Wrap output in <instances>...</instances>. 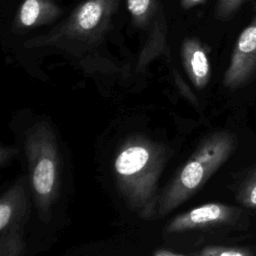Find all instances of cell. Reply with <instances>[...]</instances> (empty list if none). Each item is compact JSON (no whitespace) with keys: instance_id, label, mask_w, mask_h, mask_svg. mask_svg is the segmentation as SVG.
Instances as JSON below:
<instances>
[{"instance_id":"obj_11","label":"cell","mask_w":256,"mask_h":256,"mask_svg":"<svg viewBox=\"0 0 256 256\" xmlns=\"http://www.w3.org/2000/svg\"><path fill=\"white\" fill-rule=\"evenodd\" d=\"M199 256H252V253L244 248L210 246L204 248Z\"/></svg>"},{"instance_id":"obj_13","label":"cell","mask_w":256,"mask_h":256,"mask_svg":"<svg viewBox=\"0 0 256 256\" xmlns=\"http://www.w3.org/2000/svg\"><path fill=\"white\" fill-rule=\"evenodd\" d=\"M152 0H127V8L134 18L142 20L151 9Z\"/></svg>"},{"instance_id":"obj_5","label":"cell","mask_w":256,"mask_h":256,"mask_svg":"<svg viewBox=\"0 0 256 256\" xmlns=\"http://www.w3.org/2000/svg\"><path fill=\"white\" fill-rule=\"evenodd\" d=\"M235 212L234 208L222 203H206L176 216L166 231L175 233L226 223L235 216Z\"/></svg>"},{"instance_id":"obj_10","label":"cell","mask_w":256,"mask_h":256,"mask_svg":"<svg viewBox=\"0 0 256 256\" xmlns=\"http://www.w3.org/2000/svg\"><path fill=\"white\" fill-rule=\"evenodd\" d=\"M16 196H4L0 202V230L3 233L5 229H8L11 221L14 219V214L17 211Z\"/></svg>"},{"instance_id":"obj_12","label":"cell","mask_w":256,"mask_h":256,"mask_svg":"<svg viewBox=\"0 0 256 256\" xmlns=\"http://www.w3.org/2000/svg\"><path fill=\"white\" fill-rule=\"evenodd\" d=\"M247 0H218L216 14L220 19L230 18Z\"/></svg>"},{"instance_id":"obj_6","label":"cell","mask_w":256,"mask_h":256,"mask_svg":"<svg viewBox=\"0 0 256 256\" xmlns=\"http://www.w3.org/2000/svg\"><path fill=\"white\" fill-rule=\"evenodd\" d=\"M184 67L196 88H204L210 79V64L199 41L187 40L182 46Z\"/></svg>"},{"instance_id":"obj_7","label":"cell","mask_w":256,"mask_h":256,"mask_svg":"<svg viewBox=\"0 0 256 256\" xmlns=\"http://www.w3.org/2000/svg\"><path fill=\"white\" fill-rule=\"evenodd\" d=\"M103 4L98 0H90L85 2L77 11L75 21L79 29L88 31L94 29L103 16Z\"/></svg>"},{"instance_id":"obj_8","label":"cell","mask_w":256,"mask_h":256,"mask_svg":"<svg viewBox=\"0 0 256 256\" xmlns=\"http://www.w3.org/2000/svg\"><path fill=\"white\" fill-rule=\"evenodd\" d=\"M46 4L43 0H25L19 11L20 23L25 27L36 24L41 19Z\"/></svg>"},{"instance_id":"obj_4","label":"cell","mask_w":256,"mask_h":256,"mask_svg":"<svg viewBox=\"0 0 256 256\" xmlns=\"http://www.w3.org/2000/svg\"><path fill=\"white\" fill-rule=\"evenodd\" d=\"M256 75V15L241 32L224 75V85L234 89Z\"/></svg>"},{"instance_id":"obj_1","label":"cell","mask_w":256,"mask_h":256,"mask_svg":"<svg viewBox=\"0 0 256 256\" xmlns=\"http://www.w3.org/2000/svg\"><path fill=\"white\" fill-rule=\"evenodd\" d=\"M165 157V150L160 145L136 136L123 143L114 159L118 187L129 205L142 216L154 212L157 181Z\"/></svg>"},{"instance_id":"obj_15","label":"cell","mask_w":256,"mask_h":256,"mask_svg":"<svg viewBox=\"0 0 256 256\" xmlns=\"http://www.w3.org/2000/svg\"><path fill=\"white\" fill-rule=\"evenodd\" d=\"M204 2V0H182V6L184 8H190V7H193L197 4H200Z\"/></svg>"},{"instance_id":"obj_2","label":"cell","mask_w":256,"mask_h":256,"mask_svg":"<svg viewBox=\"0 0 256 256\" xmlns=\"http://www.w3.org/2000/svg\"><path fill=\"white\" fill-rule=\"evenodd\" d=\"M235 147L234 136L226 131L209 135L176 174L158 201V216L178 207L227 161Z\"/></svg>"},{"instance_id":"obj_14","label":"cell","mask_w":256,"mask_h":256,"mask_svg":"<svg viewBox=\"0 0 256 256\" xmlns=\"http://www.w3.org/2000/svg\"><path fill=\"white\" fill-rule=\"evenodd\" d=\"M154 256H183V255L173 253V252H171V251H169V250L159 249V250H156V251L154 252Z\"/></svg>"},{"instance_id":"obj_3","label":"cell","mask_w":256,"mask_h":256,"mask_svg":"<svg viewBox=\"0 0 256 256\" xmlns=\"http://www.w3.org/2000/svg\"><path fill=\"white\" fill-rule=\"evenodd\" d=\"M31 185L41 211L49 209L58 188V154L49 126L39 123L31 129L26 143Z\"/></svg>"},{"instance_id":"obj_9","label":"cell","mask_w":256,"mask_h":256,"mask_svg":"<svg viewBox=\"0 0 256 256\" xmlns=\"http://www.w3.org/2000/svg\"><path fill=\"white\" fill-rule=\"evenodd\" d=\"M237 199L247 208H256V168L240 187Z\"/></svg>"}]
</instances>
